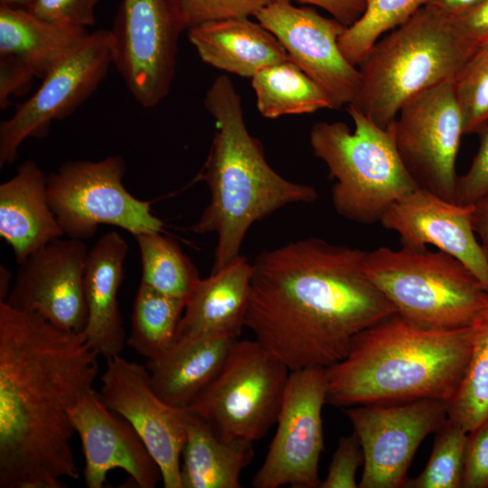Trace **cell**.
Listing matches in <instances>:
<instances>
[{
    "instance_id": "1",
    "label": "cell",
    "mask_w": 488,
    "mask_h": 488,
    "mask_svg": "<svg viewBox=\"0 0 488 488\" xmlns=\"http://www.w3.org/2000/svg\"><path fill=\"white\" fill-rule=\"evenodd\" d=\"M99 355L84 333L0 301V487L79 479L70 409L94 392Z\"/></svg>"
},
{
    "instance_id": "2",
    "label": "cell",
    "mask_w": 488,
    "mask_h": 488,
    "mask_svg": "<svg viewBox=\"0 0 488 488\" xmlns=\"http://www.w3.org/2000/svg\"><path fill=\"white\" fill-rule=\"evenodd\" d=\"M366 253L319 238L261 252L245 327L290 371L340 361L359 333L397 313L366 275Z\"/></svg>"
},
{
    "instance_id": "3",
    "label": "cell",
    "mask_w": 488,
    "mask_h": 488,
    "mask_svg": "<svg viewBox=\"0 0 488 488\" xmlns=\"http://www.w3.org/2000/svg\"><path fill=\"white\" fill-rule=\"evenodd\" d=\"M488 319L467 327L419 326L395 313L359 333L347 355L324 368L326 403L352 407L419 399L448 402Z\"/></svg>"
},
{
    "instance_id": "4",
    "label": "cell",
    "mask_w": 488,
    "mask_h": 488,
    "mask_svg": "<svg viewBox=\"0 0 488 488\" xmlns=\"http://www.w3.org/2000/svg\"><path fill=\"white\" fill-rule=\"evenodd\" d=\"M204 107L215 119L216 130L195 179L207 184L211 201L192 230L216 233L215 272L239 256L254 223L286 205L313 202L317 192L286 180L269 165L262 145L248 130L240 96L228 76L211 83Z\"/></svg>"
},
{
    "instance_id": "5",
    "label": "cell",
    "mask_w": 488,
    "mask_h": 488,
    "mask_svg": "<svg viewBox=\"0 0 488 488\" xmlns=\"http://www.w3.org/2000/svg\"><path fill=\"white\" fill-rule=\"evenodd\" d=\"M473 50L448 18L422 6L372 46L348 106L388 128L415 96L454 79Z\"/></svg>"
},
{
    "instance_id": "6",
    "label": "cell",
    "mask_w": 488,
    "mask_h": 488,
    "mask_svg": "<svg viewBox=\"0 0 488 488\" xmlns=\"http://www.w3.org/2000/svg\"><path fill=\"white\" fill-rule=\"evenodd\" d=\"M354 123L318 122L310 132L314 155L328 167L332 202L342 217L380 222L390 205L418 187L398 152L393 133L348 106Z\"/></svg>"
},
{
    "instance_id": "7",
    "label": "cell",
    "mask_w": 488,
    "mask_h": 488,
    "mask_svg": "<svg viewBox=\"0 0 488 488\" xmlns=\"http://www.w3.org/2000/svg\"><path fill=\"white\" fill-rule=\"evenodd\" d=\"M364 270L397 313L419 326L456 329L488 317V288L441 250L380 247L367 251Z\"/></svg>"
},
{
    "instance_id": "8",
    "label": "cell",
    "mask_w": 488,
    "mask_h": 488,
    "mask_svg": "<svg viewBox=\"0 0 488 488\" xmlns=\"http://www.w3.org/2000/svg\"><path fill=\"white\" fill-rule=\"evenodd\" d=\"M289 374L256 339H237L221 371L186 408L220 438L254 443L277 423Z\"/></svg>"
},
{
    "instance_id": "9",
    "label": "cell",
    "mask_w": 488,
    "mask_h": 488,
    "mask_svg": "<svg viewBox=\"0 0 488 488\" xmlns=\"http://www.w3.org/2000/svg\"><path fill=\"white\" fill-rule=\"evenodd\" d=\"M125 172L124 159L110 155L99 161H69L47 176L49 203L65 235L87 239L102 224L134 237L162 231L164 222L153 214L150 202L125 188Z\"/></svg>"
},
{
    "instance_id": "10",
    "label": "cell",
    "mask_w": 488,
    "mask_h": 488,
    "mask_svg": "<svg viewBox=\"0 0 488 488\" xmlns=\"http://www.w3.org/2000/svg\"><path fill=\"white\" fill-rule=\"evenodd\" d=\"M188 29L179 0L121 1L109 30L112 65L141 107L154 108L168 95Z\"/></svg>"
},
{
    "instance_id": "11",
    "label": "cell",
    "mask_w": 488,
    "mask_h": 488,
    "mask_svg": "<svg viewBox=\"0 0 488 488\" xmlns=\"http://www.w3.org/2000/svg\"><path fill=\"white\" fill-rule=\"evenodd\" d=\"M453 80L415 96L389 127L399 156L418 187L456 202L455 163L465 134Z\"/></svg>"
},
{
    "instance_id": "12",
    "label": "cell",
    "mask_w": 488,
    "mask_h": 488,
    "mask_svg": "<svg viewBox=\"0 0 488 488\" xmlns=\"http://www.w3.org/2000/svg\"><path fill=\"white\" fill-rule=\"evenodd\" d=\"M326 396L324 369L290 371L276 433L252 479L253 487H320L318 466L324 450L322 409Z\"/></svg>"
},
{
    "instance_id": "13",
    "label": "cell",
    "mask_w": 488,
    "mask_h": 488,
    "mask_svg": "<svg viewBox=\"0 0 488 488\" xmlns=\"http://www.w3.org/2000/svg\"><path fill=\"white\" fill-rule=\"evenodd\" d=\"M112 65L109 30L89 33L54 67L33 95L0 124V167L13 164L22 143L48 134L51 124L70 116L98 89Z\"/></svg>"
},
{
    "instance_id": "14",
    "label": "cell",
    "mask_w": 488,
    "mask_h": 488,
    "mask_svg": "<svg viewBox=\"0 0 488 488\" xmlns=\"http://www.w3.org/2000/svg\"><path fill=\"white\" fill-rule=\"evenodd\" d=\"M345 413L363 452L360 488L404 487L419 445L447 418L437 399L357 405Z\"/></svg>"
},
{
    "instance_id": "15",
    "label": "cell",
    "mask_w": 488,
    "mask_h": 488,
    "mask_svg": "<svg viewBox=\"0 0 488 488\" xmlns=\"http://www.w3.org/2000/svg\"><path fill=\"white\" fill-rule=\"evenodd\" d=\"M99 397L137 432L157 463L164 488H183L182 453L186 440V408L171 406L155 392L150 373L121 354L107 359Z\"/></svg>"
},
{
    "instance_id": "16",
    "label": "cell",
    "mask_w": 488,
    "mask_h": 488,
    "mask_svg": "<svg viewBox=\"0 0 488 488\" xmlns=\"http://www.w3.org/2000/svg\"><path fill=\"white\" fill-rule=\"evenodd\" d=\"M291 2L277 0L255 17L277 38L289 59L325 91L334 109L348 106L358 90L360 71L339 48V37L347 26Z\"/></svg>"
},
{
    "instance_id": "17",
    "label": "cell",
    "mask_w": 488,
    "mask_h": 488,
    "mask_svg": "<svg viewBox=\"0 0 488 488\" xmlns=\"http://www.w3.org/2000/svg\"><path fill=\"white\" fill-rule=\"evenodd\" d=\"M89 251L83 240L56 239L22 263L5 302L34 313L67 331L83 332L88 309L84 274Z\"/></svg>"
},
{
    "instance_id": "18",
    "label": "cell",
    "mask_w": 488,
    "mask_h": 488,
    "mask_svg": "<svg viewBox=\"0 0 488 488\" xmlns=\"http://www.w3.org/2000/svg\"><path fill=\"white\" fill-rule=\"evenodd\" d=\"M474 204L446 201L417 188L389 207L380 222L399 234L402 247L433 245L463 263L488 288V258L475 238Z\"/></svg>"
},
{
    "instance_id": "19",
    "label": "cell",
    "mask_w": 488,
    "mask_h": 488,
    "mask_svg": "<svg viewBox=\"0 0 488 488\" xmlns=\"http://www.w3.org/2000/svg\"><path fill=\"white\" fill-rule=\"evenodd\" d=\"M70 414L82 446L87 487H104L115 469L126 472L140 488H155L162 481L160 468L137 432L96 391L82 398Z\"/></svg>"
},
{
    "instance_id": "20",
    "label": "cell",
    "mask_w": 488,
    "mask_h": 488,
    "mask_svg": "<svg viewBox=\"0 0 488 488\" xmlns=\"http://www.w3.org/2000/svg\"><path fill=\"white\" fill-rule=\"evenodd\" d=\"M127 251L122 236L109 231L98 240L87 258L84 293L88 320L82 333L88 344L106 360L121 354L126 343L117 294Z\"/></svg>"
},
{
    "instance_id": "21",
    "label": "cell",
    "mask_w": 488,
    "mask_h": 488,
    "mask_svg": "<svg viewBox=\"0 0 488 488\" xmlns=\"http://www.w3.org/2000/svg\"><path fill=\"white\" fill-rule=\"evenodd\" d=\"M0 235L18 264L47 243L65 235L47 193V176L31 160L0 184Z\"/></svg>"
},
{
    "instance_id": "22",
    "label": "cell",
    "mask_w": 488,
    "mask_h": 488,
    "mask_svg": "<svg viewBox=\"0 0 488 488\" xmlns=\"http://www.w3.org/2000/svg\"><path fill=\"white\" fill-rule=\"evenodd\" d=\"M237 339L211 333L175 337L162 354L147 360L155 392L167 404L186 408L221 371Z\"/></svg>"
},
{
    "instance_id": "23",
    "label": "cell",
    "mask_w": 488,
    "mask_h": 488,
    "mask_svg": "<svg viewBox=\"0 0 488 488\" xmlns=\"http://www.w3.org/2000/svg\"><path fill=\"white\" fill-rule=\"evenodd\" d=\"M187 31L205 63L240 77L251 79L261 70L289 60L277 38L249 17L211 21Z\"/></svg>"
},
{
    "instance_id": "24",
    "label": "cell",
    "mask_w": 488,
    "mask_h": 488,
    "mask_svg": "<svg viewBox=\"0 0 488 488\" xmlns=\"http://www.w3.org/2000/svg\"><path fill=\"white\" fill-rule=\"evenodd\" d=\"M251 276L252 265L239 255L200 279L185 303L175 337L211 333L238 338L245 327Z\"/></svg>"
},
{
    "instance_id": "25",
    "label": "cell",
    "mask_w": 488,
    "mask_h": 488,
    "mask_svg": "<svg viewBox=\"0 0 488 488\" xmlns=\"http://www.w3.org/2000/svg\"><path fill=\"white\" fill-rule=\"evenodd\" d=\"M89 34L87 28L48 22L29 11L0 6V55L20 58L42 80Z\"/></svg>"
},
{
    "instance_id": "26",
    "label": "cell",
    "mask_w": 488,
    "mask_h": 488,
    "mask_svg": "<svg viewBox=\"0 0 488 488\" xmlns=\"http://www.w3.org/2000/svg\"><path fill=\"white\" fill-rule=\"evenodd\" d=\"M187 411L186 440L181 460L183 488L241 487L240 474L254 456L253 443L223 440Z\"/></svg>"
},
{
    "instance_id": "27",
    "label": "cell",
    "mask_w": 488,
    "mask_h": 488,
    "mask_svg": "<svg viewBox=\"0 0 488 488\" xmlns=\"http://www.w3.org/2000/svg\"><path fill=\"white\" fill-rule=\"evenodd\" d=\"M251 85L257 108L267 118L334 109L325 91L290 59L258 71Z\"/></svg>"
},
{
    "instance_id": "28",
    "label": "cell",
    "mask_w": 488,
    "mask_h": 488,
    "mask_svg": "<svg viewBox=\"0 0 488 488\" xmlns=\"http://www.w3.org/2000/svg\"><path fill=\"white\" fill-rule=\"evenodd\" d=\"M184 307L185 301L140 283L127 344L146 360L156 358L174 342Z\"/></svg>"
},
{
    "instance_id": "29",
    "label": "cell",
    "mask_w": 488,
    "mask_h": 488,
    "mask_svg": "<svg viewBox=\"0 0 488 488\" xmlns=\"http://www.w3.org/2000/svg\"><path fill=\"white\" fill-rule=\"evenodd\" d=\"M135 238L141 257V283L186 303L201 279L191 259L161 232L141 233Z\"/></svg>"
},
{
    "instance_id": "30",
    "label": "cell",
    "mask_w": 488,
    "mask_h": 488,
    "mask_svg": "<svg viewBox=\"0 0 488 488\" xmlns=\"http://www.w3.org/2000/svg\"><path fill=\"white\" fill-rule=\"evenodd\" d=\"M423 5L424 0H367L363 14L339 37L342 53L358 67L384 33L405 23Z\"/></svg>"
},
{
    "instance_id": "31",
    "label": "cell",
    "mask_w": 488,
    "mask_h": 488,
    "mask_svg": "<svg viewBox=\"0 0 488 488\" xmlns=\"http://www.w3.org/2000/svg\"><path fill=\"white\" fill-rule=\"evenodd\" d=\"M446 407L447 418L467 433L488 418V319L474 343L463 379Z\"/></svg>"
},
{
    "instance_id": "32",
    "label": "cell",
    "mask_w": 488,
    "mask_h": 488,
    "mask_svg": "<svg viewBox=\"0 0 488 488\" xmlns=\"http://www.w3.org/2000/svg\"><path fill=\"white\" fill-rule=\"evenodd\" d=\"M436 432L427 466L405 488H462L468 433L448 418Z\"/></svg>"
},
{
    "instance_id": "33",
    "label": "cell",
    "mask_w": 488,
    "mask_h": 488,
    "mask_svg": "<svg viewBox=\"0 0 488 488\" xmlns=\"http://www.w3.org/2000/svg\"><path fill=\"white\" fill-rule=\"evenodd\" d=\"M453 84L464 134L477 133L488 122V41L473 50Z\"/></svg>"
},
{
    "instance_id": "34",
    "label": "cell",
    "mask_w": 488,
    "mask_h": 488,
    "mask_svg": "<svg viewBox=\"0 0 488 488\" xmlns=\"http://www.w3.org/2000/svg\"><path fill=\"white\" fill-rule=\"evenodd\" d=\"M189 28L233 17L255 16L277 0H179Z\"/></svg>"
},
{
    "instance_id": "35",
    "label": "cell",
    "mask_w": 488,
    "mask_h": 488,
    "mask_svg": "<svg viewBox=\"0 0 488 488\" xmlns=\"http://www.w3.org/2000/svg\"><path fill=\"white\" fill-rule=\"evenodd\" d=\"M363 452L354 432L340 437L321 488H356V473L363 464Z\"/></svg>"
},
{
    "instance_id": "36",
    "label": "cell",
    "mask_w": 488,
    "mask_h": 488,
    "mask_svg": "<svg viewBox=\"0 0 488 488\" xmlns=\"http://www.w3.org/2000/svg\"><path fill=\"white\" fill-rule=\"evenodd\" d=\"M99 0H36L29 11L52 23L87 28L96 22L95 7Z\"/></svg>"
},
{
    "instance_id": "37",
    "label": "cell",
    "mask_w": 488,
    "mask_h": 488,
    "mask_svg": "<svg viewBox=\"0 0 488 488\" xmlns=\"http://www.w3.org/2000/svg\"><path fill=\"white\" fill-rule=\"evenodd\" d=\"M478 151L467 172L458 178L456 202L474 204L488 195V122L477 132Z\"/></svg>"
},
{
    "instance_id": "38",
    "label": "cell",
    "mask_w": 488,
    "mask_h": 488,
    "mask_svg": "<svg viewBox=\"0 0 488 488\" xmlns=\"http://www.w3.org/2000/svg\"><path fill=\"white\" fill-rule=\"evenodd\" d=\"M462 488H488V418L468 433Z\"/></svg>"
},
{
    "instance_id": "39",
    "label": "cell",
    "mask_w": 488,
    "mask_h": 488,
    "mask_svg": "<svg viewBox=\"0 0 488 488\" xmlns=\"http://www.w3.org/2000/svg\"><path fill=\"white\" fill-rule=\"evenodd\" d=\"M36 78L32 68L13 55H0V108L10 106V97L23 94Z\"/></svg>"
},
{
    "instance_id": "40",
    "label": "cell",
    "mask_w": 488,
    "mask_h": 488,
    "mask_svg": "<svg viewBox=\"0 0 488 488\" xmlns=\"http://www.w3.org/2000/svg\"><path fill=\"white\" fill-rule=\"evenodd\" d=\"M450 21L457 34L474 49L488 41V0Z\"/></svg>"
},
{
    "instance_id": "41",
    "label": "cell",
    "mask_w": 488,
    "mask_h": 488,
    "mask_svg": "<svg viewBox=\"0 0 488 488\" xmlns=\"http://www.w3.org/2000/svg\"><path fill=\"white\" fill-rule=\"evenodd\" d=\"M313 5L328 12L333 18L345 26L354 23L364 13L367 0H291Z\"/></svg>"
},
{
    "instance_id": "42",
    "label": "cell",
    "mask_w": 488,
    "mask_h": 488,
    "mask_svg": "<svg viewBox=\"0 0 488 488\" xmlns=\"http://www.w3.org/2000/svg\"><path fill=\"white\" fill-rule=\"evenodd\" d=\"M483 0H424L427 6L443 16L452 20L469 11Z\"/></svg>"
},
{
    "instance_id": "43",
    "label": "cell",
    "mask_w": 488,
    "mask_h": 488,
    "mask_svg": "<svg viewBox=\"0 0 488 488\" xmlns=\"http://www.w3.org/2000/svg\"><path fill=\"white\" fill-rule=\"evenodd\" d=\"M473 227L479 236L481 247L488 258V195L474 204Z\"/></svg>"
},
{
    "instance_id": "44",
    "label": "cell",
    "mask_w": 488,
    "mask_h": 488,
    "mask_svg": "<svg viewBox=\"0 0 488 488\" xmlns=\"http://www.w3.org/2000/svg\"><path fill=\"white\" fill-rule=\"evenodd\" d=\"M12 287L10 272L0 267V301H5Z\"/></svg>"
},
{
    "instance_id": "45",
    "label": "cell",
    "mask_w": 488,
    "mask_h": 488,
    "mask_svg": "<svg viewBox=\"0 0 488 488\" xmlns=\"http://www.w3.org/2000/svg\"><path fill=\"white\" fill-rule=\"evenodd\" d=\"M36 0H0V6L30 11Z\"/></svg>"
}]
</instances>
